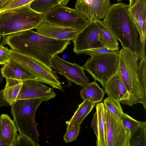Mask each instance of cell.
<instances>
[{
  "instance_id": "6da1fadb",
  "label": "cell",
  "mask_w": 146,
  "mask_h": 146,
  "mask_svg": "<svg viewBox=\"0 0 146 146\" xmlns=\"http://www.w3.org/2000/svg\"><path fill=\"white\" fill-rule=\"evenodd\" d=\"M2 45L29 56L51 67L53 57L62 52L70 43V40H59L41 35L29 29L3 36Z\"/></svg>"
},
{
  "instance_id": "7a4b0ae2",
  "label": "cell",
  "mask_w": 146,
  "mask_h": 146,
  "mask_svg": "<svg viewBox=\"0 0 146 146\" xmlns=\"http://www.w3.org/2000/svg\"><path fill=\"white\" fill-rule=\"evenodd\" d=\"M129 5L119 3L111 5L102 22L122 47L138 52L139 33L130 14Z\"/></svg>"
},
{
  "instance_id": "3957f363",
  "label": "cell",
  "mask_w": 146,
  "mask_h": 146,
  "mask_svg": "<svg viewBox=\"0 0 146 146\" xmlns=\"http://www.w3.org/2000/svg\"><path fill=\"white\" fill-rule=\"evenodd\" d=\"M117 71L129 95V106L138 103L146 109V96L143 94L137 78L138 53L122 47L119 50Z\"/></svg>"
},
{
  "instance_id": "277c9868",
  "label": "cell",
  "mask_w": 146,
  "mask_h": 146,
  "mask_svg": "<svg viewBox=\"0 0 146 146\" xmlns=\"http://www.w3.org/2000/svg\"><path fill=\"white\" fill-rule=\"evenodd\" d=\"M31 4L0 12V34L4 36L35 29L44 14L33 9Z\"/></svg>"
},
{
  "instance_id": "5b68a950",
  "label": "cell",
  "mask_w": 146,
  "mask_h": 146,
  "mask_svg": "<svg viewBox=\"0 0 146 146\" xmlns=\"http://www.w3.org/2000/svg\"><path fill=\"white\" fill-rule=\"evenodd\" d=\"M44 101L40 98L19 100L11 106V113L17 131L31 139L35 146L40 145L35 116L37 109Z\"/></svg>"
},
{
  "instance_id": "8992f818",
  "label": "cell",
  "mask_w": 146,
  "mask_h": 146,
  "mask_svg": "<svg viewBox=\"0 0 146 146\" xmlns=\"http://www.w3.org/2000/svg\"><path fill=\"white\" fill-rule=\"evenodd\" d=\"M119 54L108 53L91 56L82 66L104 88L110 80L117 72Z\"/></svg>"
},
{
  "instance_id": "52a82bcc",
  "label": "cell",
  "mask_w": 146,
  "mask_h": 146,
  "mask_svg": "<svg viewBox=\"0 0 146 146\" xmlns=\"http://www.w3.org/2000/svg\"><path fill=\"white\" fill-rule=\"evenodd\" d=\"M9 51L11 59L34 74L40 80L41 82L63 91L61 84L58 80L56 71L29 56L12 49H9Z\"/></svg>"
},
{
  "instance_id": "ba28073f",
  "label": "cell",
  "mask_w": 146,
  "mask_h": 146,
  "mask_svg": "<svg viewBox=\"0 0 146 146\" xmlns=\"http://www.w3.org/2000/svg\"><path fill=\"white\" fill-rule=\"evenodd\" d=\"M44 19L58 26L74 29L79 32L90 22L75 9L62 5H57L45 13Z\"/></svg>"
},
{
  "instance_id": "9c48e42d",
  "label": "cell",
  "mask_w": 146,
  "mask_h": 146,
  "mask_svg": "<svg viewBox=\"0 0 146 146\" xmlns=\"http://www.w3.org/2000/svg\"><path fill=\"white\" fill-rule=\"evenodd\" d=\"M105 108L107 146H130L131 135L121 119Z\"/></svg>"
},
{
  "instance_id": "30bf717a",
  "label": "cell",
  "mask_w": 146,
  "mask_h": 146,
  "mask_svg": "<svg viewBox=\"0 0 146 146\" xmlns=\"http://www.w3.org/2000/svg\"><path fill=\"white\" fill-rule=\"evenodd\" d=\"M100 32L97 23L94 20L90 21L72 40L74 52L79 55L86 50L103 47L99 40Z\"/></svg>"
},
{
  "instance_id": "8fae6325",
  "label": "cell",
  "mask_w": 146,
  "mask_h": 146,
  "mask_svg": "<svg viewBox=\"0 0 146 146\" xmlns=\"http://www.w3.org/2000/svg\"><path fill=\"white\" fill-rule=\"evenodd\" d=\"M51 68L70 81L84 87L90 83L82 67L75 62L63 60L57 54L53 58Z\"/></svg>"
},
{
  "instance_id": "7c38bea8",
  "label": "cell",
  "mask_w": 146,
  "mask_h": 146,
  "mask_svg": "<svg viewBox=\"0 0 146 146\" xmlns=\"http://www.w3.org/2000/svg\"><path fill=\"white\" fill-rule=\"evenodd\" d=\"M111 5L110 0H76L75 9L91 21L103 19Z\"/></svg>"
},
{
  "instance_id": "4fadbf2b",
  "label": "cell",
  "mask_w": 146,
  "mask_h": 146,
  "mask_svg": "<svg viewBox=\"0 0 146 146\" xmlns=\"http://www.w3.org/2000/svg\"><path fill=\"white\" fill-rule=\"evenodd\" d=\"M22 82L23 84L16 100L40 98L46 101L54 98L56 95L52 88L40 81L26 80Z\"/></svg>"
},
{
  "instance_id": "5bb4252c",
  "label": "cell",
  "mask_w": 146,
  "mask_h": 146,
  "mask_svg": "<svg viewBox=\"0 0 146 146\" xmlns=\"http://www.w3.org/2000/svg\"><path fill=\"white\" fill-rule=\"evenodd\" d=\"M35 29L36 32L41 35L59 40H73L79 33L74 29L58 26L44 19Z\"/></svg>"
},
{
  "instance_id": "9a60e30c",
  "label": "cell",
  "mask_w": 146,
  "mask_h": 146,
  "mask_svg": "<svg viewBox=\"0 0 146 146\" xmlns=\"http://www.w3.org/2000/svg\"><path fill=\"white\" fill-rule=\"evenodd\" d=\"M129 11L138 31L140 47L145 48L146 36V0H138Z\"/></svg>"
},
{
  "instance_id": "2e32d148",
  "label": "cell",
  "mask_w": 146,
  "mask_h": 146,
  "mask_svg": "<svg viewBox=\"0 0 146 146\" xmlns=\"http://www.w3.org/2000/svg\"><path fill=\"white\" fill-rule=\"evenodd\" d=\"M104 89L108 97L129 106V94L117 71L108 81Z\"/></svg>"
},
{
  "instance_id": "e0dca14e",
  "label": "cell",
  "mask_w": 146,
  "mask_h": 146,
  "mask_svg": "<svg viewBox=\"0 0 146 146\" xmlns=\"http://www.w3.org/2000/svg\"><path fill=\"white\" fill-rule=\"evenodd\" d=\"M1 72L2 76L6 79L21 81L34 80L41 82L34 74L11 59L2 66Z\"/></svg>"
},
{
  "instance_id": "ac0fdd59",
  "label": "cell",
  "mask_w": 146,
  "mask_h": 146,
  "mask_svg": "<svg viewBox=\"0 0 146 146\" xmlns=\"http://www.w3.org/2000/svg\"><path fill=\"white\" fill-rule=\"evenodd\" d=\"M14 121L6 114L0 116V137L4 146H14L18 135Z\"/></svg>"
},
{
  "instance_id": "d6986e66",
  "label": "cell",
  "mask_w": 146,
  "mask_h": 146,
  "mask_svg": "<svg viewBox=\"0 0 146 146\" xmlns=\"http://www.w3.org/2000/svg\"><path fill=\"white\" fill-rule=\"evenodd\" d=\"M4 88L0 90V108L11 106L16 100L22 84V81L6 79Z\"/></svg>"
},
{
  "instance_id": "ffe728a7",
  "label": "cell",
  "mask_w": 146,
  "mask_h": 146,
  "mask_svg": "<svg viewBox=\"0 0 146 146\" xmlns=\"http://www.w3.org/2000/svg\"><path fill=\"white\" fill-rule=\"evenodd\" d=\"M96 103L87 100L78 105V108L70 120L66 122V132L77 125H81L83 121L90 112Z\"/></svg>"
},
{
  "instance_id": "44dd1931",
  "label": "cell",
  "mask_w": 146,
  "mask_h": 146,
  "mask_svg": "<svg viewBox=\"0 0 146 146\" xmlns=\"http://www.w3.org/2000/svg\"><path fill=\"white\" fill-rule=\"evenodd\" d=\"M93 20L99 27V40L102 46L111 50H119V44L117 40L109 31L102 21L98 18Z\"/></svg>"
},
{
  "instance_id": "7402d4cb",
  "label": "cell",
  "mask_w": 146,
  "mask_h": 146,
  "mask_svg": "<svg viewBox=\"0 0 146 146\" xmlns=\"http://www.w3.org/2000/svg\"><path fill=\"white\" fill-rule=\"evenodd\" d=\"M104 94V90L100 87L95 81L83 87L80 92V96L83 100L96 103L102 100Z\"/></svg>"
},
{
  "instance_id": "603a6c76",
  "label": "cell",
  "mask_w": 146,
  "mask_h": 146,
  "mask_svg": "<svg viewBox=\"0 0 146 146\" xmlns=\"http://www.w3.org/2000/svg\"><path fill=\"white\" fill-rule=\"evenodd\" d=\"M98 119V135L97 138L96 145L107 146L105 108L103 102L97 103L96 106Z\"/></svg>"
},
{
  "instance_id": "cb8c5ba5",
  "label": "cell",
  "mask_w": 146,
  "mask_h": 146,
  "mask_svg": "<svg viewBox=\"0 0 146 146\" xmlns=\"http://www.w3.org/2000/svg\"><path fill=\"white\" fill-rule=\"evenodd\" d=\"M70 0H35L31 4L34 11L45 14L55 6L59 5L66 6Z\"/></svg>"
},
{
  "instance_id": "d4e9b609",
  "label": "cell",
  "mask_w": 146,
  "mask_h": 146,
  "mask_svg": "<svg viewBox=\"0 0 146 146\" xmlns=\"http://www.w3.org/2000/svg\"><path fill=\"white\" fill-rule=\"evenodd\" d=\"M121 119L125 128L130 132L131 136L142 126L146 124L145 121L136 120L125 113Z\"/></svg>"
},
{
  "instance_id": "484cf974",
  "label": "cell",
  "mask_w": 146,
  "mask_h": 146,
  "mask_svg": "<svg viewBox=\"0 0 146 146\" xmlns=\"http://www.w3.org/2000/svg\"><path fill=\"white\" fill-rule=\"evenodd\" d=\"M104 106L109 111L121 118L124 114L120 102L118 100L108 97L104 101Z\"/></svg>"
},
{
  "instance_id": "4316f807",
  "label": "cell",
  "mask_w": 146,
  "mask_h": 146,
  "mask_svg": "<svg viewBox=\"0 0 146 146\" xmlns=\"http://www.w3.org/2000/svg\"><path fill=\"white\" fill-rule=\"evenodd\" d=\"M146 146V124L131 136L130 146Z\"/></svg>"
},
{
  "instance_id": "83f0119b",
  "label": "cell",
  "mask_w": 146,
  "mask_h": 146,
  "mask_svg": "<svg viewBox=\"0 0 146 146\" xmlns=\"http://www.w3.org/2000/svg\"><path fill=\"white\" fill-rule=\"evenodd\" d=\"M35 0H3L0 3V12L31 3Z\"/></svg>"
},
{
  "instance_id": "f1b7e54d",
  "label": "cell",
  "mask_w": 146,
  "mask_h": 146,
  "mask_svg": "<svg viewBox=\"0 0 146 146\" xmlns=\"http://www.w3.org/2000/svg\"><path fill=\"white\" fill-rule=\"evenodd\" d=\"M146 57L139 64L137 78L144 95L146 96Z\"/></svg>"
},
{
  "instance_id": "f546056e",
  "label": "cell",
  "mask_w": 146,
  "mask_h": 146,
  "mask_svg": "<svg viewBox=\"0 0 146 146\" xmlns=\"http://www.w3.org/2000/svg\"><path fill=\"white\" fill-rule=\"evenodd\" d=\"M119 50H111L103 47L86 50L82 52L80 54H85L92 56L108 53L119 54Z\"/></svg>"
},
{
  "instance_id": "4dcf8cb0",
  "label": "cell",
  "mask_w": 146,
  "mask_h": 146,
  "mask_svg": "<svg viewBox=\"0 0 146 146\" xmlns=\"http://www.w3.org/2000/svg\"><path fill=\"white\" fill-rule=\"evenodd\" d=\"M80 125H79L66 132L63 138L65 142H72L75 140L80 131Z\"/></svg>"
},
{
  "instance_id": "1f68e13d",
  "label": "cell",
  "mask_w": 146,
  "mask_h": 146,
  "mask_svg": "<svg viewBox=\"0 0 146 146\" xmlns=\"http://www.w3.org/2000/svg\"><path fill=\"white\" fill-rule=\"evenodd\" d=\"M35 146L33 142L27 137L19 133L18 135L14 146Z\"/></svg>"
},
{
  "instance_id": "d6a6232c",
  "label": "cell",
  "mask_w": 146,
  "mask_h": 146,
  "mask_svg": "<svg viewBox=\"0 0 146 146\" xmlns=\"http://www.w3.org/2000/svg\"><path fill=\"white\" fill-rule=\"evenodd\" d=\"M9 53V49L0 43V65H4L10 60Z\"/></svg>"
},
{
  "instance_id": "836d02e7",
  "label": "cell",
  "mask_w": 146,
  "mask_h": 146,
  "mask_svg": "<svg viewBox=\"0 0 146 146\" xmlns=\"http://www.w3.org/2000/svg\"><path fill=\"white\" fill-rule=\"evenodd\" d=\"M91 126L94 130L97 138H98V119L97 112L96 111L94 114Z\"/></svg>"
},
{
  "instance_id": "e575fe53",
  "label": "cell",
  "mask_w": 146,
  "mask_h": 146,
  "mask_svg": "<svg viewBox=\"0 0 146 146\" xmlns=\"http://www.w3.org/2000/svg\"><path fill=\"white\" fill-rule=\"evenodd\" d=\"M138 0H129V7H132L137 1Z\"/></svg>"
},
{
  "instance_id": "d590c367",
  "label": "cell",
  "mask_w": 146,
  "mask_h": 146,
  "mask_svg": "<svg viewBox=\"0 0 146 146\" xmlns=\"http://www.w3.org/2000/svg\"><path fill=\"white\" fill-rule=\"evenodd\" d=\"M0 146H4L0 137Z\"/></svg>"
},
{
  "instance_id": "8d00e7d4",
  "label": "cell",
  "mask_w": 146,
  "mask_h": 146,
  "mask_svg": "<svg viewBox=\"0 0 146 146\" xmlns=\"http://www.w3.org/2000/svg\"><path fill=\"white\" fill-rule=\"evenodd\" d=\"M2 77H1V75L0 74V84L1 83V81H2Z\"/></svg>"
},
{
  "instance_id": "74e56055",
  "label": "cell",
  "mask_w": 146,
  "mask_h": 146,
  "mask_svg": "<svg viewBox=\"0 0 146 146\" xmlns=\"http://www.w3.org/2000/svg\"><path fill=\"white\" fill-rule=\"evenodd\" d=\"M2 36H3L2 35H1L0 34V42H1V38H2Z\"/></svg>"
},
{
  "instance_id": "f35d334b",
  "label": "cell",
  "mask_w": 146,
  "mask_h": 146,
  "mask_svg": "<svg viewBox=\"0 0 146 146\" xmlns=\"http://www.w3.org/2000/svg\"><path fill=\"white\" fill-rule=\"evenodd\" d=\"M118 2L120 1H121L123 0H116Z\"/></svg>"
},
{
  "instance_id": "ab89813d",
  "label": "cell",
  "mask_w": 146,
  "mask_h": 146,
  "mask_svg": "<svg viewBox=\"0 0 146 146\" xmlns=\"http://www.w3.org/2000/svg\"><path fill=\"white\" fill-rule=\"evenodd\" d=\"M3 0H0V3Z\"/></svg>"
}]
</instances>
